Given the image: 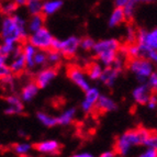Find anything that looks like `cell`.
<instances>
[{
  "instance_id": "obj_10",
  "label": "cell",
  "mask_w": 157,
  "mask_h": 157,
  "mask_svg": "<svg viewBox=\"0 0 157 157\" xmlns=\"http://www.w3.org/2000/svg\"><path fill=\"white\" fill-rule=\"evenodd\" d=\"M57 71L53 67H45L39 71L35 76V82L40 87V89H44L51 85L54 79L56 78Z\"/></svg>"
},
{
  "instance_id": "obj_44",
  "label": "cell",
  "mask_w": 157,
  "mask_h": 157,
  "mask_svg": "<svg viewBox=\"0 0 157 157\" xmlns=\"http://www.w3.org/2000/svg\"><path fill=\"white\" fill-rule=\"evenodd\" d=\"M75 157H94V154L90 152H79V153H76V154L74 155Z\"/></svg>"
},
{
  "instance_id": "obj_18",
  "label": "cell",
  "mask_w": 157,
  "mask_h": 157,
  "mask_svg": "<svg viewBox=\"0 0 157 157\" xmlns=\"http://www.w3.org/2000/svg\"><path fill=\"white\" fill-rule=\"evenodd\" d=\"M63 5V0H45V1H43L42 14L45 17L54 16L62 9Z\"/></svg>"
},
{
  "instance_id": "obj_17",
  "label": "cell",
  "mask_w": 157,
  "mask_h": 157,
  "mask_svg": "<svg viewBox=\"0 0 157 157\" xmlns=\"http://www.w3.org/2000/svg\"><path fill=\"white\" fill-rule=\"evenodd\" d=\"M39 89L40 87L36 85L35 81H30L26 85H24L23 88L21 90V97L22 101L23 102H31L33 101V99L37 96L39 94Z\"/></svg>"
},
{
  "instance_id": "obj_4",
  "label": "cell",
  "mask_w": 157,
  "mask_h": 157,
  "mask_svg": "<svg viewBox=\"0 0 157 157\" xmlns=\"http://www.w3.org/2000/svg\"><path fill=\"white\" fill-rule=\"evenodd\" d=\"M128 69L140 82H145L149 75L154 71V64L148 58L140 56L130 60Z\"/></svg>"
},
{
  "instance_id": "obj_21",
  "label": "cell",
  "mask_w": 157,
  "mask_h": 157,
  "mask_svg": "<svg viewBox=\"0 0 157 157\" xmlns=\"http://www.w3.org/2000/svg\"><path fill=\"white\" fill-rule=\"evenodd\" d=\"M77 114V110L75 108H68L66 110H64L57 117V122L59 125H69L73 123V121L75 120Z\"/></svg>"
},
{
  "instance_id": "obj_8",
  "label": "cell",
  "mask_w": 157,
  "mask_h": 157,
  "mask_svg": "<svg viewBox=\"0 0 157 157\" xmlns=\"http://www.w3.org/2000/svg\"><path fill=\"white\" fill-rule=\"evenodd\" d=\"M67 75L71 82L76 85L79 89H81L82 91H86V90H88L91 87L89 80H88L89 77L84 73V71L80 67H77V66L69 67L68 68Z\"/></svg>"
},
{
  "instance_id": "obj_26",
  "label": "cell",
  "mask_w": 157,
  "mask_h": 157,
  "mask_svg": "<svg viewBox=\"0 0 157 157\" xmlns=\"http://www.w3.org/2000/svg\"><path fill=\"white\" fill-rule=\"evenodd\" d=\"M18 10V5L14 0H7L0 5V11L3 16H12Z\"/></svg>"
},
{
  "instance_id": "obj_11",
  "label": "cell",
  "mask_w": 157,
  "mask_h": 157,
  "mask_svg": "<svg viewBox=\"0 0 157 157\" xmlns=\"http://www.w3.org/2000/svg\"><path fill=\"white\" fill-rule=\"evenodd\" d=\"M6 109L5 113L7 115H16V114H21L24 111V105L23 101H22L21 97H18L16 94H9L8 97L6 98Z\"/></svg>"
},
{
  "instance_id": "obj_45",
  "label": "cell",
  "mask_w": 157,
  "mask_h": 157,
  "mask_svg": "<svg viewBox=\"0 0 157 157\" xmlns=\"http://www.w3.org/2000/svg\"><path fill=\"white\" fill-rule=\"evenodd\" d=\"M128 1H130V0H114V6L115 7H121V8H123Z\"/></svg>"
},
{
  "instance_id": "obj_47",
  "label": "cell",
  "mask_w": 157,
  "mask_h": 157,
  "mask_svg": "<svg viewBox=\"0 0 157 157\" xmlns=\"http://www.w3.org/2000/svg\"><path fill=\"white\" fill-rule=\"evenodd\" d=\"M139 2H142V3H151V2H154L156 0H137Z\"/></svg>"
},
{
  "instance_id": "obj_29",
  "label": "cell",
  "mask_w": 157,
  "mask_h": 157,
  "mask_svg": "<svg viewBox=\"0 0 157 157\" xmlns=\"http://www.w3.org/2000/svg\"><path fill=\"white\" fill-rule=\"evenodd\" d=\"M139 1L137 0H130L128 3L123 7L124 16H125V20H132L136 12V7H137Z\"/></svg>"
},
{
  "instance_id": "obj_13",
  "label": "cell",
  "mask_w": 157,
  "mask_h": 157,
  "mask_svg": "<svg viewBox=\"0 0 157 157\" xmlns=\"http://www.w3.org/2000/svg\"><path fill=\"white\" fill-rule=\"evenodd\" d=\"M151 88L147 86L146 82H141L139 86H136L132 91V98L139 105H146L151 98Z\"/></svg>"
},
{
  "instance_id": "obj_20",
  "label": "cell",
  "mask_w": 157,
  "mask_h": 157,
  "mask_svg": "<svg viewBox=\"0 0 157 157\" xmlns=\"http://www.w3.org/2000/svg\"><path fill=\"white\" fill-rule=\"evenodd\" d=\"M124 21H125V16H124L123 8L115 7L108 18V25L109 28H115V26L122 24Z\"/></svg>"
},
{
  "instance_id": "obj_43",
  "label": "cell",
  "mask_w": 157,
  "mask_h": 157,
  "mask_svg": "<svg viewBox=\"0 0 157 157\" xmlns=\"http://www.w3.org/2000/svg\"><path fill=\"white\" fill-rule=\"evenodd\" d=\"M115 155H117V153H115L114 149H110V151H105V152H103L100 156L101 157H114Z\"/></svg>"
},
{
  "instance_id": "obj_22",
  "label": "cell",
  "mask_w": 157,
  "mask_h": 157,
  "mask_svg": "<svg viewBox=\"0 0 157 157\" xmlns=\"http://www.w3.org/2000/svg\"><path fill=\"white\" fill-rule=\"evenodd\" d=\"M36 119L40 123L42 124L43 126H45V128H53V126H55L58 124L57 118L44 112V111H39L36 113Z\"/></svg>"
},
{
  "instance_id": "obj_35",
  "label": "cell",
  "mask_w": 157,
  "mask_h": 157,
  "mask_svg": "<svg viewBox=\"0 0 157 157\" xmlns=\"http://www.w3.org/2000/svg\"><path fill=\"white\" fill-rule=\"evenodd\" d=\"M136 37H137V31L132 25H128L125 30V40L128 43L136 42Z\"/></svg>"
},
{
  "instance_id": "obj_38",
  "label": "cell",
  "mask_w": 157,
  "mask_h": 157,
  "mask_svg": "<svg viewBox=\"0 0 157 157\" xmlns=\"http://www.w3.org/2000/svg\"><path fill=\"white\" fill-rule=\"evenodd\" d=\"M142 57H146L148 58L151 62H152L154 65L157 66V50H149L145 53L144 55L142 56Z\"/></svg>"
},
{
  "instance_id": "obj_1",
  "label": "cell",
  "mask_w": 157,
  "mask_h": 157,
  "mask_svg": "<svg viewBox=\"0 0 157 157\" xmlns=\"http://www.w3.org/2000/svg\"><path fill=\"white\" fill-rule=\"evenodd\" d=\"M29 33L28 22L20 14L5 16L0 22V36L6 42L19 43L26 39Z\"/></svg>"
},
{
  "instance_id": "obj_2",
  "label": "cell",
  "mask_w": 157,
  "mask_h": 157,
  "mask_svg": "<svg viewBox=\"0 0 157 157\" xmlns=\"http://www.w3.org/2000/svg\"><path fill=\"white\" fill-rule=\"evenodd\" d=\"M149 134L151 132L144 128H133V130H128V131L124 132L115 141L114 151L117 155L126 156L130 154L133 147L145 145V142L148 139Z\"/></svg>"
},
{
  "instance_id": "obj_46",
  "label": "cell",
  "mask_w": 157,
  "mask_h": 157,
  "mask_svg": "<svg viewBox=\"0 0 157 157\" xmlns=\"http://www.w3.org/2000/svg\"><path fill=\"white\" fill-rule=\"evenodd\" d=\"M16 1V3L18 5V7H23V6L26 5V1L28 0H14Z\"/></svg>"
},
{
  "instance_id": "obj_30",
  "label": "cell",
  "mask_w": 157,
  "mask_h": 157,
  "mask_svg": "<svg viewBox=\"0 0 157 157\" xmlns=\"http://www.w3.org/2000/svg\"><path fill=\"white\" fill-rule=\"evenodd\" d=\"M124 55H128L132 58L140 57L141 56V50L137 43H128V46L124 48Z\"/></svg>"
},
{
  "instance_id": "obj_39",
  "label": "cell",
  "mask_w": 157,
  "mask_h": 157,
  "mask_svg": "<svg viewBox=\"0 0 157 157\" xmlns=\"http://www.w3.org/2000/svg\"><path fill=\"white\" fill-rule=\"evenodd\" d=\"M141 157H157V151L152 147L146 146V148L140 154Z\"/></svg>"
},
{
  "instance_id": "obj_49",
  "label": "cell",
  "mask_w": 157,
  "mask_h": 157,
  "mask_svg": "<svg viewBox=\"0 0 157 157\" xmlns=\"http://www.w3.org/2000/svg\"><path fill=\"white\" fill-rule=\"evenodd\" d=\"M2 12H1V11H0V22H1V20H2Z\"/></svg>"
},
{
  "instance_id": "obj_36",
  "label": "cell",
  "mask_w": 157,
  "mask_h": 157,
  "mask_svg": "<svg viewBox=\"0 0 157 157\" xmlns=\"http://www.w3.org/2000/svg\"><path fill=\"white\" fill-rule=\"evenodd\" d=\"M147 84V86L151 88V90H154V91H157V71H153L151 75L148 76L147 80L145 81Z\"/></svg>"
},
{
  "instance_id": "obj_6",
  "label": "cell",
  "mask_w": 157,
  "mask_h": 157,
  "mask_svg": "<svg viewBox=\"0 0 157 157\" xmlns=\"http://www.w3.org/2000/svg\"><path fill=\"white\" fill-rule=\"evenodd\" d=\"M136 43L141 50V56L149 50H157V28L152 30H139Z\"/></svg>"
},
{
  "instance_id": "obj_25",
  "label": "cell",
  "mask_w": 157,
  "mask_h": 157,
  "mask_svg": "<svg viewBox=\"0 0 157 157\" xmlns=\"http://www.w3.org/2000/svg\"><path fill=\"white\" fill-rule=\"evenodd\" d=\"M18 44L17 43L12 42H6L2 41V43L0 44V55L5 56V57L8 58L9 56H12L14 54V52L18 48Z\"/></svg>"
},
{
  "instance_id": "obj_16",
  "label": "cell",
  "mask_w": 157,
  "mask_h": 157,
  "mask_svg": "<svg viewBox=\"0 0 157 157\" xmlns=\"http://www.w3.org/2000/svg\"><path fill=\"white\" fill-rule=\"evenodd\" d=\"M96 108L100 112H113L118 109V103L107 94H100Z\"/></svg>"
},
{
  "instance_id": "obj_19",
  "label": "cell",
  "mask_w": 157,
  "mask_h": 157,
  "mask_svg": "<svg viewBox=\"0 0 157 157\" xmlns=\"http://www.w3.org/2000/svg\"><path fill=\"white\" fill-rule=\"evenodd\" d=\"M22 48V54H23L24 58H25L26 62V68H33L35 67V64H34V57H35V54L37 52V48L34 46L33 44H31L30 42L23 44Z\"/></svg>"
},
{
  "instance_id": "obj_24",
  "label": "cell",
  "mask_w": 157,
  "mask_h": 157,
  "mask_svg": "<svg viewBox=\"0 0 157 157\" xmlns=\"http://www.w3.org/2000/svg\"><path fill=\"white\" fill-rule=\"evenodd\" d=\"M102 71H103V65L101 63L94 62V63H91L88 66L87 76L89 77L90 80H99Z\"/></svg>"
},
{
  "instance_id": "obj_31",
  "label": "cell",
  "mask_w": 157,
  "mask_h": 157,
  "mask_svg": "<svg viewBox=\"0 0 157 157\" xmlns=\"http://www.w3.org/2000/svg\"><path fill=\"white\" fill-rule=\"evenodd\" d=\"M62 56H63V54L59 51L51 48L47 52V63L51 64V65H57L60 60H62Z\"/></svg>"
},
{
  "instance_id": "obj_50",
  "label": "cell",
  "mask_w": 157,
  "mask_h": 157,
  "mask_svg": "<svg viewBox=\"0 0 157 157\" xmlns=\"http://www.w3.org/2000/svg\"><path fill=\"white\" fill-rule=\"evenodd\" d=\"M0 1H2V0H0Z\"/></svg>"
},
{
  "instance_id": "obj_7",
  "label": "cell",
  "mask_w": 157,
  "mask_h": 157,
  "mask_svg": "<svg viewBox=\"0 0 157 157\" xmlns=\"http://www.w3.org/2000/svg\"><path fill=\"white\" fill-rule=\"evenodd\" d=\"M55 37L53 36V34L48 29H46L45 26L41 28L37 31H34L30 34L29 36V42L33 44L36 47L37 50H43V51H48L52 48L53 41Z\"/></svg>"
},
{
  "instance_id": "obj_28",
  "label": "cell",
  "mask_w": 157,
  "mask_h": 157,
  "mask_svg": "<svg viewBox=\"0 0 157 157\" xmlns=\"http://www.w3.org/2000/svg\"><path fill=\"white\" fill-rule=\"evenodd\" d=\"M32 148H33V146L30 143L23 142V143H17V144L13 145L12 151L14 154L19 155V156H26L31 153Z\"/></svg>"
},
{
  "instance_id": "obj_32",
  "label": "cell",
  "mask_w": 157,
  "mask_h": 157,
  "mask_svg": "<svg viewBox=\"0 0 157 157\" xmlns=\"http://www.w3.org/2000/svg\"><path fill=\"white\" fill-rule=\"evenodd\" d=\"M35 66H45L47 63V52L43 50H37L35 57H34Z\"/></svg>"
},
{
  "instance_id": "obj_37",
  "label": "cell",
  "mask_w": 157,
  "mask_h": 157,
  "mask_svg": "<svg viewBox=\"0 0 157 157\" xmlns=\"http://www.w3.org/2000/svg\"><path fill=\"white\" fill-rule=\"evenodd\" d=\"M145 146L152 147L157 151V133H151L145 142Z\"/></svg>"
},
{
  "instance_id": "obj_40",
  "label": "cell",
  "mask_w": 157,
  "mask_h": 157,
  "mask_svg": "<svg viewBox=\"0 0 157 157\" xmlns=\"http://www.w3.org/2000/svg\"><path fill=\"white\" fill-rule=\"evenodd\" d=\"M123 65H124V59H123V57H122V55L118 54V56H117V58L114 59V62H113V64L111 66H113V67H115L117 69L121 71V69H122V67H123Z\"/></svg>"
},
{
  "instance_id": "obj_34",
  "label": "cell",
  "mask_w": 157,
  "mask_h": 157,
  "mask_svg": "<svg viewBox=\"0 0 157 157\" xmlns=\"http://www.w3.org/2000/svg\"><path fill=\"white\" fill-rule=\"evenodd\" d=\"M94 44H96V41H94V39H91V37H89V36H86V37H84V39H80V44H79V46H80L81 50L85 51V52H89V51L94 50Z\"/></svg>"
},
{
  "instance_id": "obj_14",
  "label": "cell",
  "mask_w": 157,
  "mask_h": 157,
  "mask_svg": "<svg viewBox=\"0 0 157 157\" xmlns=\"http://www.w3.org/2000/svg\"><path fill=\"white\" fill-rule=\"evenodd\" d=\"M11 62L9 64V67L11 69V73L12 74H21L23 73V71L26 68V62L25 58H24L23 54H22V48L21 47H18L17 51L14 52L12 56H11Z\"/></svg>"
},
{
  "instance_id": "obj_27",
  "label": "cell",
  "mask_w": 157,
  "mask_h": 157,
  "mask_svg": "<svg viewBox=\"0 0 157 157\" xmlns=\"http://www.w3.org/2000/svg\"><path fill=\"white\" fill-rule=\"evenodd\" d=\"M28 12L33 16V14H40L42 13L43 9V0H28L25 5Z\"/></svg>"
},
{
  "instance_id": "obj_9",
  "label": "cell",
  "mask_w": 157,
  "mask_h": 157,
  "mask_svg": "<svg viewBox=\"0 0 157 157\" xmlns=\"http://www.w3.org/2000/svg\"><path fill=\"white\" fill-rule=\"evenodd\" d=\"M100 90L97 87H90L85 91V97L80 103V109L85 113H89L94 110L97 105V101L100 97Z\"/></svg>"
},
{
  "instance_id": "obj_41",
  "label": "cell",
  "mask_w": 157,
  "mask_h": 157,
  "mask_svg": "<svg viewBox=\"0 0 157 157\" xmlns=\"http://www.w3.org/2000/svg\"><path fill=\"white\" fill-rule=\"evenodd\" d=\"M149 110H155L157 108V96H151L148 102L146 103Z\"/></svg>"
},
{
  "instance_id": "obj_23",
  "label": "cell",
  "mask_w": 157,
  "mask_h": 157,
  "mask_svg": "<svg viewBox=\"0 0 157 157\" xmlns=\"http://www.w3.org/2000/svg\"><path fill=\"white\" fill-rule=\"evenodd\" d=\"M44 23H45V19L42 13H40V14H33V16H31V18L29 19V21H28V30H29L30 33H32V32L37 31V30H40L41 28H43Z\"/></svg>"
},
{
  "instance_id": "obj_42",
  "label": "cell",
  "mask_w": 157,
  "mask_h": 157,
  "mask_svg": "<svg viewBox=\"0 0 157 157\" xmlns=\"http://www.w3.org/2000/svg\"><path fill=\"white\" fill-rule=\"evenodd\" d=\"M0 80L2 81V84L7 85V86H12V84H13V77L11 76V75H9V76H7V77H3V78H1Z\"/></svg>"
},
{
  "instance_id": "obj_33",
  "label": "cell",
  "mask_w": 157,
  "mask_h": 157,
  "mask_svg": "<svg viewBox=\"0 0 157 157\" xmlns=\"http://www.w3.org/2000/svg\"><path fill=\"white\" fill-rule=\"evenodd\" d=\"M11 69L9 65H7V57L0 55V79L11 75Z\"/></svg>"
},
{
  "instance_id": "obj_15",
  "label": "cell",
  "mask_w": 157,
  "mask_h": 157,
  "mask_svg": "<svg viewBox=\"0 0 157 157\" xmlns=\"http://www.w3.org/2000/svg\"><path fill=\"white\" fill-rule=\"evenodd\" d=\"M120 71H121L117 69L113 66H107V67L103 68V71H102L99 80L107 87H113L119 75H120Z\"/></svg>"
},
{
  "instance_id": "obj_5",
  "label": "cell",
  "mask_w": 157,
  "mask_h": 157,
  "mask_svg": "<svg viewBox=\"0 0 157 157\" xmlns=\"http://www.w3.org/2000/svg\"><path fill=\"white\" fill-rule=\"evenodd\" d=\"M79 44H80V39L78 36H76V35H71V36L66 37L64 40L54 39L52 48H54L56 51H59L64 56L71 57L80 48Z\"/></svg>"
},
{
  "instance_id": "obj_48",
  "label": "cell",
  "mask_w": 157,
  "mask_h": 157,
  "mask_svg": "<svg viewBox=\"0 0 157 157\" xmlns=\"http://www.w3.org/2000/svg\"><path fill=\"white\" fill-rule=\"evenodd\" d=\"M18 134H19V135H20V136H22V137H24V136H26L25 132H24V131H23V130H19Z\"/></svg>"
},
{
  "instance_id": "obj_3",
  "label": "cell",
  "mask_w": 157,
  "mask_h": 157,
  "mask_svg": "<svg viewBox=\"0 0 157 157\" xmlns=\"http://www.w3.org/2000/svg\"><path fill=\"white\" fill-rule=\"evenodd\" d=\"M120 47V43L117 39H103L96 42L92 52L100 63L107 67L113 64L119 54Z\"/></svg>"
},
{
  "instance_id": "obj_12",
  "label": "cell",
  "mask_w": 157,
  "mask_h": 157,
  "mask_svg": "<svg viewBox=\"0 0 157 157\" xmlns=\"http://www.w3.org/2000/svg\"><path fill=\"white\" fill-rule=\"evenodd\" d=\"M35 149L42 155H56L60 152V144L56 140H45L39 142Z\"/></svg>"
}]
</instances>
